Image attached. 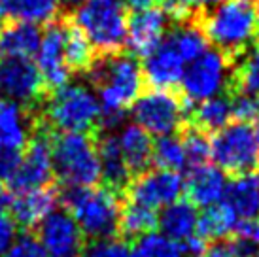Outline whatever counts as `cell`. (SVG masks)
<instances>
[{"label":"cell","mask_w":259,"mask_h":257,"mask_svg":"<svg viewBox=\"0 0 259 257\" xmlns=\"http://www.w3.org/2000/svg\"><path fill=\"white\" fill-rule=\"evenodd\" d=\"M85 76L89 83L99 91L101 131H112L121 125L125 112L144 89L140 63L123 51L112 55H97Z\"/></svg>","instance_id":"1"},{"label":"cell","mask_w":259,"mask_h":257,"mask_svg":"<svg viewBox=\"0 0 259 257\" xmlns=\"http://www.w3.org/2000/svg\"><path fill=\"white\" fill-rule=\"evenodd\" d=\"M197 21L206 40L233 63L257 38L253 0H220L204 10H197Z\"/></svg>","instance_id":"2"},{"label":"cell","mask_w":259,"mask_h":257,"mask_svg":"<svg viewBox=\"0 0 259 257\" xmlns=\"http://www.w3.org/2000/svg\"><path fill=\"white\" fill-rule=\"evenodd\" d=\"M40 119L57 133H87L101 131V102L87 85H63L48 93L40 106Z\"/></svg>","instance_id":"3"},{"label":"cell","mask_w":259,"mask_h":257,"mask_svg":"<svg viewBox=\"0 0 259 257\" xmlns=\"http://www.w3.org/2000/svg\"><path fill=\"white\" fill-rule=\"evenodd\" d=\"M65 210L74 218L85 238H104L117 235L123 195L108 187H66L59 195Z\"/></svg>","instance_id":"4"},{"label":"cell","mask_w":259,"mask_h":257,"mask_svg":"<svg viewBox=\"0 0 259 257\" xmlns=\"http://www.w3.org/2000/svg\"><path fill=\"white\" fill-rule=\"evenodd\" d=\"M53 176L65 187H91L101 180V161L95 135L53 133L51 136Z\"/></svg>","instance_id":"5"},{"label":"cell","mask_w":259,"mask_h":257,"mask_svg":"<svg viewBox=\"0 0 259 257\" xmlns=\"http://www.w3.org/2000/svg\"><path fill=\"white\" fill-rule=\"evenodd\" d=\"M70 15L97 55L123 51L127 40V10L121 0H85Z\"/></svg>","instance_id":"6"},{"label":"cell","mask_w":259,"mask_h":257,"mask_svg":"<svg viewBox=\"0 0 259 257\" xmlns=\"http://www.w3.org/2000/svg\"><path fill=\"white\" fill-rule=\"evenodd\" d=\"M189 110V102L172 89H148L131 104L135 123L155 136L180 133L187 125Z\"/></svg>","instance_id":"7"},{"label":"cell","mask_w":259,"mask_h":257,"mask_svg":"<svg viewBox=\"0 0 259 257\" xmlns=\"http://www.w3.org/2000/svg\"><path fill=\"white\" fill-rule=\"evenodd\" d=\"M210 157L218 168L231 176L259 170V144L253 127L235 121L216 131L210 140Z\"/></svg>","instance_id":"8"},{"label":"cell","mask_w":259,"mask_h":257,"mask_svg":"<svg viewBox=\"0 0 259 257\" xmlns=\"http://www.w3.org/2000/svg\"><path fill=\"white\" fill-rule=\"evenodd\" d=\"M51 136H53V131L40 119V114H38L36 131L27 142V146L23 148L15 170L6 180L8 191L21 193L51 184L53 180Z\"/></svg>","instance_id":"9"},{"label":"cell","mask_w":259,"mask_h":257,"mask_svg":"<svg viewBox=\"0 0 259 257\" xmlns=\"http://www.w3.org/2000/svg\"><path fill=\"white\" fill-rule=\"evenodd\" d=\"M233 61L220 50H206L193 59L182 74L180 95L191 104L210 97L225 93L229 89Z\"/></svg>","instance_id":"10"},{"label":"cell","mask_w":259,"mask_h":257,"mask_svg":"<svg viewBox=\"0 0 259 257\" xmlns=\"http://www.w3.org/2000/svg\"><path fill=\"white\" fill-rule=\"evenodd\" d=\"M0 93L17 104L40 110L48 97L42 74L30 57L0 59Z\"/></svg>","instance_id":"11"},{"label":"cell","mask_w":259,"mask_h":257,"mask_svg":"<svg viewBox=\"0 0 259 257\" xmlns=\"http://www.w3.org/2000/svg\"><path fill=\"white\" fill-rule=\"evenodd\" d=\"M182 193H184V178L180 174L174 170L157 168L133 176L123 193V199L155 210L178 200Z\"/></svg>","instance_id":"12"},{"label":"cell","mask_w":259,"mask_h":257,"mask_svg":"<svg viewBox=\"0 0 259 257\" xmlns=\"http://www.w3.org/2000/svg\"><path fill=\"white\" fill-rule=\"evenodd\" d=\"M38 242L48 257H76L85 246V236L66 210H53L38 223Z\"/></svg>","instance_id":"13"},{"label":"cell","mask_w":259,"mask_h":257,"mask_svg":"<svg viewBox=\"0 0 259 257\" xmlns=\"http://www.w3.org/2000/svg\"><path fill=\"white\" fill-rule=\"evenodd\" d=\"M65 17H57L55 21L46 25V32L40 38L36 66L48 93L70 81V70L65 63Z\"/></svg>","instance_id":"14"},{"label":"cell","mask_w":259,"mask_h":257,"mask_svg":"<svg viewBox=\"0 0 259 257\" xmlns=\"http://www.w3.org/2000/svg\"><path fill=\"white\" fill-rule=\"evenodd\" d=\"M168 15L161 8H150L142 12H135L127 19V40L133 57H146L157 48L165 38Z\"/></svg>","instance_id":"15"},{"label":"cell","mask_w":259,"mask_h":257,"mask_svg":"<svg viewBox=\"0 0 259 257\" xmlns=\"http://www.w3.org/2000/svg\"><path fill=\"white\" fill-rule=\"evenodd\" d=\"M59 195H61V191L53 184L14 193V197H10V204H8L12 210L10 216L14 218L17 227L25 229V231L36 229L38 223L55 210L59 202Z\"/></svg>","instance_id":"16"},{"label":"cell","mask_w":259,"mask_h":257,"mask_svg":"<svg viewBox=\"0 0 259 257\" xmlns=\"http://www.w3.org/2000/svg\"><path fill=\"white\" fill-rule=\"evenodd\" d=\"M38 112L14 100L0 104V151L21 153L36 131Z\"/></svg>","instance_id":"17"},{"label":"cell","mask_w":259,"mask_h":257,"mask_svg":"<svg viewBox=\"0 0 259 257\" xmlns=\"http://www.w3.org/2000/svg\"><path fill=\"white\" fill-rule=\"evenodd\" d=\"M142 64L144 83L151 89H172L182 79L186 63L176 53L168 40H161L150 55H146Z\"/></svg>","instance_id":"18"},{"label":"cell","mask_w":259,"mask_h":257,"mask_svg":"<svg viewBox=\"0 0 259 257\" xmlns=\"http://www.w3.org/2000/svg\"><path fill=\"white\" fill-rule=\"evenodd\" d=\"M95 140H97V153L101 161V178L104 180V187L123 195L133 176L123 159L117 136L112 135L110 131H99L95 135Z\"/></svg>","instance_id":"19"},{"label":"cell","mask_w":259,"mask_h":257,"mask_svg":"<svg viewBox=\"0 0 259 257\" xmlns=\"http://www.w3.org/2000/svg\"><path fill=\"white\" fill-rule=\"evenodd\" d=\"M225 187H227L225 172L206 163L191 166V172L187 174L186 182H184V191L187 195V200L193 206L201 208L218 204L223 199Z\"/></svg>","instance_id":"20"},{"label":"cell","mask_w":259,"mask_h":257,"mask_svg":"<svg viewBox=\"0 0 259 257\" xmlns=\"http://www.w3.org/2000/svg\"><path fill=\"white\" fill-rule=\"evenodd\" d=\"M222 202L237 220H253L259 216V170L238 174L227 184Z\"/></svg>","instance_id":"21"},{"label":"cell","mask_w":259,"mask_h":257,"mask_svg":"<svg viewBox=\"0 0 259 257\" xmlns=\"http://www.w3.org/2000/svg\"><path fill=\"white\" fill-rule=\"evenodd\" d=\"M117 142L131 176H138L142 172L150 170V166L153 164V159H151L153 140L148 131H144L137 123H129L119 131Z\"/></svg>","instance_id":"22"},{"label":"cell","mask_w":259,"mask_h":257,"mask_svg":"<svg viewBox=\"0 0 259 257\" xmlns=\"http://www.w3.org/2000/svg\"><path fill=\"white\" fill-rule=\"evenodd\" d=\"M40 30L36 25L19 19L0 23V55L2 57H32L40 48Z\"/></svg>","instance_id":"23"},{"label":"cell","mask_w":259,"mask_h":257,"mask_svg":"<svg viewBox=\"0 0 259 257\" xmlns=\"http://www.w3.org/2000/svg\"><path fill=\"white\" fill-rule=\"evenodd\" d=\"M197 220L199 212L189 200H174L166 204L163 214L157 216V227L161 233L176 242H186L197 231Z\"/></svg>","instance_id":"24"},{"label":"cell","mask_w":259,"mask_h":257,"mask_svg":"<svg viewBox=\"0 0 259 257\" xmlns=\"http://www.w3.org/2000/svg\"><path fill=\"white\" fill-rule=\"evenodd\" d=\"M233 117L231 114V95L220 93L216 97H210L206 100H201L199 106L195 110H189V117L187 123L193 125L195 128H199L202 133H216L222 127H225L229 119Z\"/></svg>","instance_id":"25"},{"label":"cell","mask_w":259,"mask_h":257,"mask_svg":"<svg viewBox=\"0 0 259 257\" xmlns=\"http://www.w3.org/2000/svg\"><path fill=\"white\" fill-rule=\"evenodd\" d=\"M65 63L68 66L70 74H83L85 76L91 64L95 63V53L91 42L87 40L83 30L78 25H74L70 17H65Z\"/></svg>","instance_id":"26"},{"label":"cell","mask_w":259,"mask_h":257,"mask_svg":"<svg viewBox=\"0 0 259 257\" xmlns=\"http://www.w3.org/2000/svg\"><path fill=\"white\" fill-rule=\"evenodd\" d=\"M166 40L170 42V46L176 50V53L180 55L184 63H191L201 53H204L206 51V44H208L206 36H204V32L201 29V25L197 21V12H195L191 19L176 23V27L168 32Z\"/></svg>","instance_id":"27"},{"label":"cell","mask_w":259,"mask_h":257,"mask_svg":"<svg viewBox=\"0 0 259 257\" xmlns=\"http://www.w3.org/2000/svg\"><path fill=\"white\" fill-rule=\"evenodd\" d=\"M155 229H157V214L153 208L123 199L119 222H117V235L129 240V238L148 235Z\"/></svg>","instance_id":"28"},{"label":"cell","mask_w":259,"mask_h":257,"mask_svg":"<svg viewBox=\"0 0 259 257\" xmlns=\"http://www.w3.org/2000/svg\"><path fill=\"white\" fill-rule=\"evenodd\" d=\"M255 48L248 50L233 63L231 72L229 93H246L255 95L259 93V44H253Z\"/></svg>","instance_id":"29"},{"label":"cell","mask_w":259,"mask_h":257,"mask_svg":"<svg viewBox=\"0 0 259 257\" xmlns=\"http://www.w3.org/2000/svg\"><path fill=\"white\" fill-rule=\"evenodd\" d=\"M237 222L235 214L220 200L218 204L206 208L202 216H199L195 235L201 236L202 240H220L233 233Z\"/></svg>","instance_id":"30"},{"label":"cell","mask_w":259,"mask_h":257,"mask_svg":"<svg viewBox=\"0 0 259 257\" xmlns=\"http://www.w3.org/2000/svg\"><path fill=\"white\" fill-rule=\"evenodd\" d=\"M57 0H12L8 19H19L32 25H48L59 17Z\"/></svg>","instance_id":"31"},{"label":"cell","mask_w":259,"mask_h":257,"mask_svg":"<svg viewBox=\"0 0 259 257\" xmlns=\"http://www.w3.org/2000/svg\"><path fill=\"white\" fill-rule=\"evenodd\" d=\"M178 136L163 135L153 142L151 159H153L157 168L178 172L184 168V164H187L186 153H184V144H182V138H178Z\"/></svg>","instance_id":"32"},{"label":"cell","mask_w":259,"mask_h":257,"mask_svg":"<svg viewBox=\"0 0 259 257\" xmlns=\"http://www.w3.org/2000/svg\"><path fill=\"white\" fill-rule=\"evenodd\" d=\"M133 257H184V246L165 236L163 233H148L137 238L131 248Z\"/></svg>","instance_id":"33"},{"label":"cell","mask_w":259,"mask_h":257,"mask_svg":"<svg viewBox=\"0 0 259 257\" xmlns=\"http://www.w3.org/2000/svg\"><path fill=\"white\" fill-rule=\"evenodd\" d=\"M182 144H184V153H186V163L191 166L204 164L210 159V140L206 138V133H202L193 125L187 123L180 133Z\"/></svg>","instance_id":"34"},{"label":"cell","mask_w":259,"mask_h":257,"mask_svg":"<svg viewBox=\"0 0 259 257\" xmlns=\"http://www.w3.org/2000/svg\"><path fill=\"white\" fill-rule=\"evenodd\" d=\"M87 257H133L131 246L119 235L95 238L83 246Z\"/></svg>","instance_id":"35"},{"label":"cell","mask_w":259,"mask_h":257,"mask_svg":"<svg viewBox=\"0 0 259 257\" xmlns=\"http://www.w3.org/2000/svg\"><path fill=\"white\" fill-rule=\"evenodd\" d=\"M229 93V91H227ZM231 95V114L237 121L252 123L257 117V102L252 95L229 93Z\"/></svg>","instance_id":"36"},{"label":"cell","mask_w":259,"mask_h":257,"mask_svg":"<svg viewBox=\"0 0 259 257\" xmlns=\"http://www.w3.org/2000/svg\"><path fill=\"white\" fill-rule=\"evenodd\" d=\"M4 257H48V253L44 251L36 236L25 233L23 236L15 238V242L4 251Z\"/></svg>","instance_id":"37"},{"label":"cell","mask_w":259,"mask_h":257,"mask_svg":"<svg viewBox=\"0 0 259 257\" xmlns=\"http://www.w3.org/2000/svg\"><path fill=\"white\" fill-rule=\"evenodd\" d=\"M17 231H19V227L14 222V218L2 212L0 214V253H4L15 242Z\"/></svg>","instance_id":"38"},{"label":"cell","mask_w":259,"mask_h":257,"mask_svg":"<svg viewBox=\"0 0 259 257\" xmlns=\"http://www.w3.org/2000/svg\"><path fill=\"white\" fill-rule=\"evenodd\" d=\"M199 257H238V253L235 250L233 240L220 238V240H214L210 246H206Z\"/></svg>","instance_id":"39"},{"label":"cell","mask_w":259,"mask_h":257,"mask_svg":"<svg viewBox=\"0 0 259 257\" xmlns=\"http://www.w3.org/2000/svg\"><path fill=\"white\" fill-rule=\"evenodd\" d=\"M19 155L21 153L17 151H0V182H6L12 176V172L19 163Z\"/></svg>","instance_id":"40"},{"label":"cell","mask_w":259,"mask_h":257,"mask_svg":"<svg viewBox=\"0 0 259 257\" xmlns=\"http://www.w3.org/2000/svg\"><path fill=\"white\" fill-rule=\"evenodd\" d=\"M123 4L131 8L133 12H142V10H150V8L159 6V0H123Z\"/></svg>","instance_id":"41"},{"label":"cell","mask_w":259,"mask_h":257,"mask_svg":"<svg viewBox=\"0 0 259 257\" xmlns=\"http://www.w3.org/2000/svg\"><path fill=\"white\" fill-rule=\"evenodd\" d=\"M187 8H191V10H204V8L212 6V4H216L220 0H182Z\"/></svg>","instance_id":"42"},{"label":"cell","mask_w":259,"mask_h":257,"mask_svg":"<svg viewBox=\"0 0 259 257\" xmlns=\"http://www.w3.org/2000/svg\"><path fill=\"white\" fill-rule=\"evenodd\" d=\"M10 204V191H8L6 186L0 184V214L4 212V208Z\"/></svg>","instance_id":"43"},{"label":"cell","mask_w":259,"mask_h":257,"mask_svg":"<svg viewBox=\"0 0 259 257\" xmlns=\"http://www.w3.org/2000/svg\"><path fill=\"white\" fill-rule=\"evenodd\" d=\"M59 6L65 8L66 12H72V10H76V8L79 6V4H83L85 0H57Z\"/></svg>","instance_id":"44"},{"label":"cell","mask_w":259,"mask_h":257,"mask_svg":"<svg viewBox=\"0 0 259 257\" xmlns=\"http://www.w3.org/2000/svg\"><path fill=\"white\" fill-rule=\"evenodd\" d=\"M253 14H255V23L259 29V0H253Z\"/></svg>","instance_id":"45"},{"label":"cell","mask_w":259,"mask_h":257,"mask_svg":"<svg viewBox=\"0 0 259 257\" xmlns=\"http://www.w3.org/2000/svg\"><path fill=\"white\" fill-rule=\"evenodd\" d=\"M255 138H257V144H259V125H257V128H255Z\"/></svg>","instance_id":"46"},{"label":"cell","mask_w":259,"mask_h":257,"mask_svg":"<svg viewBox=\"0 0 259 257\" xmlns=\"http://www.w3.org/2000/svg\"><path fill=\"white\" fill-rule=\"evenodd\" d=\"M255 102H257V117L255 119H259V99H255Z\"/></svg>","instance_id":"47"},{"label":"cell","mask_w":259,"mask_h":257,"mask_svg":"<svg viewBox=\"0 0 259 257\" xmlns=\"http://www.w3.org/2000/svg\"><path fill=\"white\" fill-rule=\"evenodd\" d=\"M0 104H2V93H0Z\"/></svg>","instance_id":"48"},{"label":"cell","mask_w":259,"mask_h":257,"mask_svg":"<svg viewBox=\"0 0 259 257\" xmlns=\"http://www.w3.org/2000/svg\"><path fill=\"white\" fill-rule=\"evenodd\" d=\"M76 257H81V255H76Z\"/></svg>","instance_id":"49"}]
</instances>
